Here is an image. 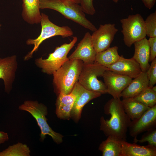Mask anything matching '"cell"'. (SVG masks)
Instances as JSON below:
<instances>
[{
    "label": "cell",
    "instance_id": "obj_1",
    "mask_svg": "<svg viewBox=\"0 0 156 156\" xmlns=\"http://www.w3.org/2000/svg\"><path fill=\"white\" fill-rule=\"evenodd\" d=\"M105 114H110L111 117L105 119H100V129L105 135L115 137L122 140H126L127 132L131 120L125 111L120 98H112L105 104Z\"/></svg>",
    "mask_w": 156,
    "mask_h": 156
},
{
    "label": "cell",
    "instance_id": "obj_2",
    "mask_svg": "<svg viewBox=\"0 0 156 156\" xmlns=\"http://www.w3.org/2000/svg\"><path fill=\"white\" fill-rule=\"evenodd\" d=\"M40 9H50L58 12L85 28L94 32L95 26L86 17L78 4L68 0H39Z\"/></svg>",
    "mask_w": 156,
    "mask_h": 156
},
{
    "label": "cell",
    "instance_id": "obj_3",
    "mask_svg": "<svg viewBox=\"0 0 156 156\" xmlns=\"http://www.w3.org/2000/svg\"><path fill=\"white\" fill-rule=\"evenodd\" d=\"M83 64L79 60H69L52 75L55 91L68 94L72 91L78 81Z\"/></svg>",
    "mask_w": 156,
    "mask_h": 156
},
{
    "label": "cell",
    "instance_id": "obj_4",
    "mask_svg": "<svg viewBox=\"0 0 156 156\" xmlns=\"http://www.w3.org/2000/svg\"><path fill=\"white\" fill-rule=\"evenodd\" d=\"M18 109L28 112L35 119L41 130V141H43L48 135L57 144L62 142L63 136L53 131L47 123L46 116L48 111L46 106L36 101L26 100L19 106Z\"/></svg>",
    "mask_w": 156,
    "mask_h": 156
},
{
    "label": "cell",
    "instance_id": "obj_5",
    "mask_svg": "<svg viewBox=\"0 0 156 156\" xmlns=\"http://www.w3.org/2000/svg\"><path fill=\"white\" fill-rule=\"evenodd\" d=\"M40 21L41 31L40 35L36 38L28 39L26 42L28 45H33L32 49L24 57L25 60L31 58L34 52L38 49L40 45L45 40L51 37L61 36L63 38L71 36L73 35L71 29L68 26H59L54 24L49 19L48 15L41 13Z\"/></svg>",
    "mask_w": 156,
    "mask_h": 156
},
{
    "label": "cell",
    "instance_id": "obj_6",
    "mask_svg": "<svg viewBox=\"0 0 156 156\" xmlns=\"http://www.w3.org/2000/svg\"><path fill=\"white\" fill-rule=\"evenodd\" d=\"M76 36L69 43H64L55 48L54 51L50 53L47 58L42 57L36 59L35 63L36 66L44 73L49 75L53 73L65 62L69 60L67 55L77 40Z\"/></svg>",
    "mask_w": 156,
    "mask_h": 156
},
{
    "label": "cell",
    "instance_id": "obj_7",
    "mask_svg": "<svg viewBox=\"0 0 156 156\" xmlns=\"http://www.w3.org/2000/svg\"><path fill=\"white\" fill-rule=\"evenodd\" d=\"M107 68L98 63L83 64L78 82L85 88L99 93L101 94H107L106 87L98 77L102 76Z\"/></svg>",
    "mask_w": 156,
    "mask_h": 156
},
{
    "label": "cell",
    "instance_id": "obj_8",
    "mask_svg": "<svg viewBox=\"0 0 156 156\" xmlns=\"http://www.w3.org/2000/svg\"><path fill=\"white\" fill-rule=\"evenodd\" d=\"M120 22L124 42L127 46L130 47L135 42L146 37L144 20L140 14L129 15L120 19Z\"/></svg>",
    "mask_w": 156,
    "mask_h": 156
},
{
    "label": "cell",
    "instance_id": "obj_9",
    "mask_svg": "<svg viewBox=\"0 0 156 156\" xmlns=\"http://www.w3.org/2000/svg\"><path fill=\"white\" fill-rule=\"evenodd\" d=\"M114 24L101 25L91 35L93 47L96 53L104 51L109 47L118 30Z\"/></svg>",
    "mask_w": 156,
    "mask_h": 156
},
{
    "label": "cell",
    "instance_id": "obj_10",
    "mask_svg": "<svg viewBox=\"0 0 156 156\" xmlns=\"http://www.w3.org/2000/svg\"><path fill=\"white\" fill-rule=\"evenodd\" d=\"M102 77L107 94L114 98H120L122 91L132 80L130 77L108 70L105 71Z\"/></svg>",
    "mask_w": 156,
    "mask_h": 156
},
{
    "label": "cell",
    "instance_id": "obj_11",
    "mask_svg": "<svg viewBox=\"0 0 156 156\" xmlns=\"http://www.w3.org/2000/svg\"><path fill=\"white\" fill-rule=\"evenodd\" d=\"M72 91L76 96L71 112L70 117L75 121H78L81 118L84 105L90 101L100 96L101 94L86 89L78 81L75 84Z\"/></svg>",
    "mask_w": 156,
    "mask_h": 156
},
{
    "label": "cell",
    "instance_id": "obj_12",
    "mask_svg": "<svg viewBox=\"0 0 156 156\" xmlns=\"http://www.w3.org/2000/svg\"><path fill=\"white\" fill-rule=\"evenodd\" d=\"M156 125V105L150 107L138 118L131 121L129 135L134 138L141 133L155 128Z\"/></svg>",
    "mask_w": 156,
    "mask_h": 156
},
{
    "label": "cell",
    "instance_id": "obj_13",
    "mask_svg": "<svg viewBox=\"0 0 156 156\" xmlns=\"http://www.w3.org/2000/svg\"><path fill=\"white\" fill-rule=\"evenodd\" d=\"M16 55L0 58V79H2L5 92L9 94L12 87L18 68Z\"/></svg>",
    "mask_w": 156,
    "mask_h": 156
},
{
    "label": "cell",
    "instance_id": "obj_14",
    "mask_svg": "<svg viewBox=\"0 0 156 156\" xmlns=\"http://www.w3.org/2000/svg\"><path fill=\"white\" fill-rule=\"evenodd\" d=\"M96 53L92 45L91 35L87 32L68 58L81 60L85 64H91L94 62Z\"/></svg>",
    "mask_w": 156,
    "mask_h": 156
},
{
    "label": "cell",
    "instance_id": "obj_15",
    "mask_svg": "<svg viewBox=\"0 0 156 156\" xmlns=\"http://www.w3.org/2000/svg\"><path fill=\"white\" fill-rule=\"evenodd\" d=\"M107 70L133 79L142 72L139 63L132 57L127 59L122 55L113 64L107 67Z\"/></svg>",
    "mask_w": 156,
    "mask_h": 156
},
{
    "label": "cell",
    "instance_id": "obj_16",
    "mask_svg": "<svg viewBox=\"0 0 156 156\" xmlns=\"http://www.w3.org/2000/svg\"><path fill=\"white\" fill-rule=\"evenodd\" d=\"M76 95L72 91L66 94L59 93L56 103V113L60 119H69L76 98Z\"/></svg>",
    "mask_w": 156,
    "mask_h": 156
},
{
    "label": "cell",
    "instance_id": "obj_17",
    "mask_svg": "<svg viewBox=\"0 0 156 156\" xmlns=\"http://www.w3.org/2000/svg\"><path fill=\"white\" fill-rule=\"evenodd\" d=\"M134 79L121 93L123 99L133 98L149 87L146 72H142Z\"/></svg>",
    "mask_w": 156,
    "mask_h": 156
},
{
    "label": "cell",
    "instance_id": "obj_18",
    "mask_svg": "<svg viewBox=\"0 0 156 156\" xmlns=\"http://www.w3.org/2000/svg\"><path fill=\"white\" fill-rule=\"evenodd\" d=\"M133 44L135 50L133 57L139 64L142 72H146L150 66L148 40L145 37L135 42Z\"/></svg>",
    "mask_w": 156,
    "mask_h": 156
},
{
    "label": "cell",
    "instance_id": "obj_19",
    "mask_svg": "<svg viewBox=\"0 0 156 156\" xmlns=\"http://www.w3.org/2000/svg\"><path fill=\"white\" fill-rule=\"evenodd\" d=\"M22 2L21 15L24 21L31 25L40 23L39 0H22Z\"/></svg>",
    "mask_w": 156,
    "mask_h": 156
},
{
    "label": "cell",
    "instance_id": "obj_20",
    "mask_svg": "<svg viewBox=\"0 0 156 156\" xmlns=\"http://www.w3.org/2000/svg\"><path fill=\"white\" fill-rule=\"evenodd\" d=\"M122 156H156V147L148 144L142 146L121 140Z\"/></svg>",
    "mask_w": 156,
    "mask_h": 156
},
{
    "label": "cell",
    "instance_id": "obj_21",
    "mask_svg": "<svg viewBox=\"0 0 156 156\" xmlns=\"http://www.w3.org/2000/svg\"><path fill=\"white\" fill-rule=\"evenodd\" d=\"M125 112L132 120L138 118L150 107L133 98L121 100Z\"/></svg>",
    "mask_w": 156,
    "mask_h": 156
},
{
    "label": "cell",
    "instance_id": "obj_22",
    "mask_svg": "<svg viewBox=\"0 0 156 156\" xmlns=\"http://www.w3.org/2000/svg\"><path fill=\"white\" fill-rule=\"evenodd\" d=\"M121 140L113 136L109 135L100 144L99 150L103 156H122Z\"/></svg>",
    "mask_w": 156,
    "mask_h": 156
},
{
    "label": "cell",
    "instance_id": "obj_23",
    "mask_svg": "<svg viewBox=\"0 0 156 156\" xmlns=\"http://www.w3.org/2000/svg\"><path fill=\"white\" fill-rule=\"evenodd\" d=\"M118 47L115 46L97 53L94 62L106 68L113 64L120 57L118 53Z\"/></svg>",
    "mask_w": 156,
    "mask_h": 156
},
{
    "label": "cell",
    "instance_id": "obj_24",
    "mask_svg": "<svg viewBox=\"0 0 156 156\" xmlns=\"http://www.w3.org/2000/svg\"><path fill=\"white\" fill-rule=\"evenodd\" d=\"M30 152L27 145L18 142L0 152V156H30Z\"/></svg>",
    "mask_w": 156,
    "mask_h": 156
},
{
    "label": "cell",
    "instance_id": "obj_25",
    "mask_svg": "<svg viewBox=\"0 0 156 156\" xmlns=\"http://www.w3.org/2000/svg\"><path fill=\"white\" fill-rule=\"evenodd\" d=\"M132 98L149 107L156 105V92L149 87Z\"/></svg>",
    "mask_w": 156,
    "mask_h": 156
},
{
    "label": "cell",
    "instance_id": "obj_26",
    "mask_svg": "<svg viewBox=\"0 0 156 156\" xmlns=\"http://www.w3.org/2000/svg\"><path fill=\"white\" fill-rule=\"evenodd\" d=\"M146 35L156 37V11L149 15L144 21Z\"/></svg>",
    "mask_w": 156,
    "mask_h": 156
},
{
    "label": "cell",
    "instance_id": "obj_27",
    "mask_svg": "<svg viewBox=\"0 0 156 156\" xmlns=\"http://www.w3.org/2000/svg\"><path fill=\"white\" fill-rule=\"evenodd\" d=\"M134 143H143L147 142L148 144L156 147V130L155 128L147 131L140 140L134 138Z\"/></svg>",
    "mask_w": 156,
    "mask_h": 156
},
{
    "label": "cell",
    "instance_id": "obj_28",
    "mask_svg": "<svg viewBox=\"0 0 156 156\" xmlns=\"http://www.w3.org/2000/svg\"><path fill=\"white\" fill-rule=\"evenodd\" d=\"M146 73L149 80V87L152 88L156 83V58L151 62Z\"/></svg>",
    "mask_w": 156,
    "mask_h": 156
},
{
    "label": "cell",
    "instance_id": "obj_29",
    "mask_svg": "<svg viewBox=\"0 0 156 156\" xmlns=\"http://www.w3.org/2000/svg\"><path fill=\"white\" fill-rule=\"evenodd\" d=\"M80 6L83 11L90 15H93L96 13L93 0H79Z\"/></svg>",
    "mask_w": 156,
    "mask_h": 156
},
{
    "label": "cell",
    "instance_id": "obj_30",
    "mask_svg": "<svg viewBox=\"0 0 156 156\" xmlns=\"http://www.w3.org/2000/svg\"><path fill=\"white\" fill-rule=\"evenodd\" d=\"M148 40L149 50V62H151L156 57V37H149Z\"/></svg>",
    "mask_w": 156,
    "mask_h": 156
},
{
    "label": "cell",
    "instance_id": "obj_31",
    "mask_svg": "<svg viewBox=\"0 0 156 156\" xmlns=\"http://www.w3.org/2000/svg\"><path fill=\"white\" fill-rule=\"evenodd\" d=\"M145 6L149 9H151L154 6L156 0H142Z\"/></svg>",
    "mask_w": 156,
    "mask_h": 156
},
{
    "label": "cell",
    "instance_id": "obj_32",
    "mask_svg": "<svg viewBox=\"0 0 156 156\" xmlns=\"http://www.w3.org/2000/svg\"><path fill=\"white\" fill-rule=\"evenodd\" d=\"M9 139L8 134L2 131H0V144L4 143Z\"/></svg>",
    "mask_w": 156,
    "mask_h": 156
},
{
    "label": "cell",
    "instance_id": "obj_33",
    "mask_svg": "<svg viewBox=\"0 0 156 156\" xmlns=\"http://www.w3.org/2000/svg\"><path fill=\"white\" fill-rule=\"evenodd\" d=\"M70 1H72L77 4L79 3V0H68Z\"/></svg>",
    "mask_w": 156,
    "mask_h": 156
},
{
    "label": "cell",
    "instance_id": "obj_34",
    "mask_svg": "<svg viewBox=\"0 0 156 156\" xmlns=\"http://www.w3.org/2000/svg\"><path fill=\"white\" fill-rule=\"evenodd\" d=\"M153 90L155 92H156V86H153L152 87Z\"/></svg>",
    "mask_w": 156,
    "mask_h": 156
},
{
    "label": "cell",
    "instance_id": "obj_35",
    "mask_svg": "<svg viewBox=\"0 0 156 156\" xmlns=\"http://www.w3.org/2000/svg\"><path fill=\"white\" fill-rule=\"evenodd\" d=\"M111 0L115 3H117L119 1V0Z\"/></svg>",
    "mask_w": 156,
    "mask_h": 156
},
{
    "label": "cell",
    "instance_id": "obj_36",
    "mask_svg": "<svg viewBox=\"0 0 156 156\" xmlns=\"http://www.w3.org/2000/svg\"><path fill=\"white\" fill-rule=\"evenodd\" d=\"M1 24H0V30L1 29Z\"/></svg>",
    "mask_w": 156,
    "mask_h": 156
}]
</instances>
